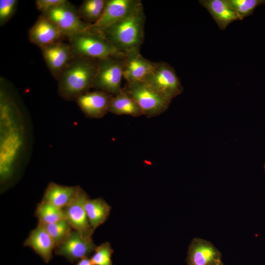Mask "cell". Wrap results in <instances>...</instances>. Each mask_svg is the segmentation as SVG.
<instances>
[{"label":"cell","mask_w":265,"mask_h":265,"mask_svg":"<svg viewBox=\"0 0 265 265\" xmlns=\"http://www.w3.org/2000/svg\"><path fill=\"white\" fill-rule=\"evenodd\" d=\"M24 246L32 248L46 263H48L53 259V251L56 247L44 226L39 223L30 232L24 241Z\"/></svg>","instance_id":"15"},{"label":"cell","mask_w":265,"mask_h":265,"mask_svg":"<svg viewBox=\"0 0 265 265\" xmlns=\"http://www.w3.org/2000/svg\"><path fill=\"white\" fill-rule=\"evenodd\" d=\"M87 193L80 188L73 200L63 209L65 218L74 230L83 237L92 238L94 230L88 219L85 205L89 198Z\"/></svg>","instance_id":"9"},{"label":"cell","mask_w":265,"mask_h":265,"mask_svg":"<svg viewBox=\"0 0 265 265\" xmlns=\"http://www.w3.org/2000/svg\"><path fill=\"white\" fill-rule=\"evenodd\" d=\"M155 63L144 57L139 51L128 53L124 56L123 78L126 82L143 81L153 69Z\"/></svg>","instance_id":"14"},{"label":"cell","mask_w":265,"mask_h":265,"mask_svg":"<svg viewBox=\"0 0 265 265\" xmlns=\"http://www.w3.org/2000/svg\"><path fill=\"white\" fill-rule=\"evenodd\" d=\"M89 223L95 230L107 219L111 207L102 198L87 200L85 205Z\"/></svg>","instance_id":"20"},{"label":"cell","mask_w":265,"mask_h":265,"mask_svg":"<svg viewBox=\"0 0 265 265\" xmlns=\"http://www.w3.org/2000/svg\"><path fill=\"white\" fill-rule=\"evenodd\" d=\"M113 253L110 243L105 242L97 246L90 259L93 265H112Z\"/></svg>","instance_id":"25"},{"label":"cell","mask_w":265,"mask_h":265,"mask_svg":"<svg viewBox=\"0 0 265 265\" xmlns=\"http://www.w3.org/2000/svg\"><path fill=\"white\" fill-rule=\"evenodd\" d=\"M199 2L207 10L221 30L225 29L234 21L240 20L227 0H200Z\"/></svg>","instance_id":"16"},{"label":"cell","mask_w":265,"mask_h":265,"mask_svg":"<svg viewBox=\"0 0 265 265\" xmlns=\"http://www.w3.org/2000/svg\"><path fill=\"white\" fill-rule=\"evenodd\" d=\"M97 246L92 238L83 237L73 230L69 236L55 247L54 253L57 255L64 257L69 262L73 263L88 257L94 252Z\"/></svg>","instance_id":"10"},{"label":"cell","mask_w":265,"mask_h":265,"mask_svg":"<svg viewBox=\"0 0 265 265\" xmlns=\"http://www.w3.org/2000/svg\"><path fill=\"white\" fill-rule=\"evenodd\" d=\"M107 0H85L80 5L78 13L81 20L87 24L97 22L102 15Z\"/></svg>","instance_id":"21"},{"label":"cell","mask_w":265,"mask_h":265,"mask_svg":"<svg viewBox=\"0 0 265 265\" xmlns=\"http://www.w3.org/2000/svg\"><path fill=\"white\" fill-rule=\"evenodd\" d=\"M221 265V264H219V265Z\"/></svg>","instance_id":"29"},{"label":"cell","mask_w":265,"mask_h":265,"mask_svg":"<svg viewBox=\"0 0 265 265\" xmlns=\"http://www.w3.org/2000/svg\"><path fill=\"white\" fill-rule=\"evenodd\" d=\"M80 187L66 186L50 182L46 187L42 201L63 209L76 196Z\"/></svg>","instance_id":"17"},{"label":"cell","mask_w":265,"mask_h":265,"mask_svg":"<svg viewBox=\"0 0 265 265\" xmlns=\"http://www.w3.org/2000/svg\"><path fill=\"white\" fill-rule=\"evenodd\" d=\"M188 265H217L220 263L219 252L212 245L194 242L190 245L187 258Z\"/></svg>","instance_id":"18"},{"label":"cell","mask_w":265,"mask_h":265,"mask_svg":"<svg viewBox=\"0 0 265 265\" xmlns=\"http://www.w3.org/2000/svg\"></svg>","instance_id":"30"},{"label":"cell","mask_w":265,"mask_h":265,"mask_svg":"<svg viewBox=\"0 0 265 265\" xmlns=\"http://www.w3.org/2000/svg\"><path fill=\"white\" fill-rule=\"evenodd\" d=\"M40 48L49 71L57 80L75 57L71 46L62 41Z\"/></svg>","instance_id":"11"},{"label":"cell","mask_w":265,"mask_h":265,"mask_svg":"<svg viewBox=\"0 0 265 265\" xmlns=\"http://www.w3.org/2000/svg\"><path fill=\"white\" fill-rule=\"evenodd\" d=\"M43 225L53 239L56 247L63 241L73 230L65 219L52 224Z\"/></svg>","instance_id":"23"},{"label":"cell","mask_w":265,"mask_h":265,"mask_svg":"<svg viewBox=\"0 0 265 265\" xmlns=\"http://www.w3.org/2000/svg\"><path fill=\"white\" fill-rule=\"evenodd\" d=\"M97 60L75 56L58 79V93L66 101L76 100L92 88Z\"/></svg>","instance_id":"2"},{"label":"cell","mask_w":265,"mask_h":265,"mask_svg":"<svg viewBox=\"0 0 265 265\" xmlns=\"http://www.w3.org/2000/svg\"><path fill=\"white\" fill-rule=\"evenodd\" d=\"M240 20L251 15L258 6L265 4L264 0H227Z\"/></svg>","instance_id":"24"},{"label":"cell","mask_w":265,"mask_h":265,"mask_svg":"<svg viewBox=\"0 0 265 265\" xmlns=\"http://www.w3.org/2000/svg\"><path fill=\"white\" fill-rule=\"evenodd\" d=\"M17 0H0V25L3 26L14 16L17 8Z\"/></svg>","instance_id":"26"},{"label":"cell","mask_w":265,"mask_h":265,"mask_svg":"<svg viewBox=\"0 0 265 265\" xmlns=\"http://www.w3.org/2000/svg\"><path fill=\"white\" fill-rule=\"evenodd\" d=\"M122 90L137 103L142 115L148 118L164 113L172 101L144 81L126 82Z\"/></svg>","instance_id":"4"},{"label":"cell","mask_w":265,"mask_h":265,"mask_svg":"<svg viewBox=\"0 0 265 265\" xmlns=\"http://www.w3.org/2000/svg\"><path fill=\"white\" fill-rule=\"evenodd\" d=\"M76 265H93L90 258L85 257L78 261Z\"/></svg>","instance_id":"28"},{"label":"cell","mask_w":265,"mask_h":265,"mask_svg":"<svg viewBox=\"0 0 265 265\" xmlns=\"http://www.w3.org/2000/svg\"><path fill=\"white\" fill-rule=\"evenodd\" d=\"M112 95L101 90L88 91L76 101L85 115L91 118H101L109 112Z\"/></svg>","instance_id":"13"},{"label":"cell","mask_w":265,"mask_h":265,"mask_svg":"<svg viewBox=\"0 0 265 265\" xmlns=\"http://www.w3.org/2000/svg\"><path fill=\"white\" fill-rule=\"evenodd\" d=\"M143 81L171 101L183 90L174 68L164 61L155 62L153 69Z\"/></svg>","instance_id":"6"},{"label":"cell","mask_w":265,"mask_h":265,"mask_svg":"<svg viewBox=\"0 0 265 265\" xmlns=\"http://www.w3.org/2000/svg\"><path fill=\"white\" fill-rule=\"evenodd\" d=\"M142 5L140 0H107L104 11L95 23L86 30L100 32L129 15Z\"/></svg>","instance_id":"8"},{"label":"cell","mask_w":265,"mask_h":265,"mask_svg":"<svg viewBox=\"0 0 265 265\" xmlns=\"http://www.w3.org/2000/svg\"><path fill=\"white\" fill-rule=\"evenodd\" d=\"M75 56L96 60L125 54L115 49L100 33L84 30L68 37Z\"/></svg>","instance_id":"3"},{"label":"cell","mask_w":265,"mask_h":265,"mask_svg":"<svg viewBox=\"0 0 265 265\" xmlns=\"http://www.w3.org/2000/svg\"><path fill=\"white\" fill-rule=\"evenodd\" d=\"M35 215L38 219V223L42 225L52 224L65 219L63 209L43 201L37 205Z\"/></svg>","instance_id":"22"},{"label":"cell","mask_w":265,"mask_h":265,"mask_svg":"<svg viewBox=\"0 0 265 265\" xmlns=\"http://www.w3.org/2000/svg\"><path fill=\"white\" fill-rule=\"evenodd\" d=\"M41 15L54 22L67 38L86 30L90 26L81 20L78 10L68 0Z\"/></svg>","instance_id":"7"},{"label":"cell","mask_w":265,"mask_h":265,"mask_svg":"<svg viewBox=\"0 0 265 265\" xmlns=\"http://www.w3.org/2000/svg\"><path fill=\"white\" fill-rule=\"evenodd\" d=\"M124 56L97 60L98 68L92 88L115 95L122 90Z\"/></svg>","instance_id":"5"},{"label":"cell","mask_w":265,"mask_h":265,"mask_svg":"<svg viewBox=\"0 0 265 265\" xmlns=\"http://www.w3.org/2000/svg\"><path fill=\"white\" fill-rule=\"evenodd\" d=\"M109 112L118 115H130L132 117L142 116L137 103L123 90L113 95L111 99Z\"/></svg>","instance_id":"19"},{"label":"cell","mask_w":265,"mask_h":265,"mask_svg":"<svg viewBox=\"0 0 265 265\" xmlns=\"http://www.w3.org/2000/svg\"><path fill=\"white\" fill-rule=\"evenodd\" d=\"M30 41L40 48L62 41L66 37L55 24L41 15L28 30Z\"/></svg>","instance_id":"12"},{"label":"cell","mask_w":265,"mask_h":265,"mask_svg":"<svg viewBox=\"0 0 265 265\" xmlns=\"http://www.w3.org/2000/svg\"><path fill=\"white\" fill-rule=\"evenodd\" d=\"M145 20L142 4L125 18L98 33L125 54L140 52L144 39Z\"/></svg>","instance_id":"1"},{"label":"cell","mask_w":265,"mask_h":265,"mask_svg":"<svg viewBox=\"0 0 265 265\" xmlns=\"http://www.w3.org/2000/svg\"><path fill=\"white\" fill-rule=\"evenodd\" d=\"M66 0H37L35 1L37 9L44 14L53 8L64 3Z\"/></svg>","instance_id":"27"}]
</instances>
